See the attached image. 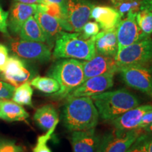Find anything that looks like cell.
<instances>
[{"mask_svg": "<svg viewBox=\"0 0 152 152\" xmlns=\"http://www.w3.org/2000/svg\"><path fill=\"white\" fill-rule=\"evenodd\" d=\"M99 139L94 128L73 131L71 137L73 152H96Z\"/></svg>", "mask_w": 152, "mask_h": 152, "instance_id": "cell-17", "label": "cell"}, {"mask_svg": "<svg viewBox=\"0 0 152 152\" xmlns=\"http://www.w3.org/2000/svg\"><path fill=\"white\" fill-rule=\"evenodd\" d=\"M140 0H122L114 6V7L118 11L121 18H123L130 12H138L140 9Z\"/></svg>", "mask_w": 152, "mask_h": 152, "instance_id": "cell-28", "label": "cell"}, {"mask_svg": "<svg viewBox=\"0 0 152 152\" xmlns=\"http://www.w3.org/2000/svg\"><path fill=\"white\" fill-rule=\"evenodd\" d=\"M99 113L90 97H67L62 113L64 127L69 131L87 130L98 124Z\"/></svg>", "mask_w": 152, "mask_h": 152, "instance_id": "cell-1", "label": "cell"}, {"mask_svg": "<svg viewBox=\"0 0 152 152\" xmlns=\"http://www.w3.org/2000/svg\"><path fill=\"white\" fill-rule=\"evenodd\" d=\"M30 85L39 92L48 94H54L60 90V85L57 80L49 76H37L31 80Z\"/></svg>", "mask_w": 152, "mask_h": 152, "instance_id": "cell-23", "label": "cell"}, {"mask_svg": "<svg viewBox=\"0 0 152 152\" xmlns=\"http://www.w3.org/2000/svg\"><path fill=\"white\" fill-rule=\"evenodd\" d=\"M119 66L115 58L96 54L91 60L83 61L85 80L95 76L118 73Z\"/></svg>", "mask_w": 152, "mask_h": 152, "instance_id": "cell-13", "label": "cell"}, {"mask_svg": "<svg viewBox=\"0 0 152 152\" xmlns=\"http://www.w3.org/2000/svg\"><path fill=\"white\" fill-rule=\"evenodd\" d=\"M94 5L89 0H66L63 6L64 20L63 30L70 33H80L90 19Z\"/></svg>", "mask_w": 152, "mask_h": 152, "instance_id": "cell-5", "label": "cell"}, {"mask_svg": "<svg viewBox=\"0 0 152 152\" xmlns=\"http://www.w3.org/2000/svg\"><path fill=\"white\" fill-rule=\"evenodd\" d=\"M151 123H152V111L149 112V113L144 115V116L142 118L141 121L139 123L137 129L143 128L144 127L147 126V125L150 124Z\"/></svg>", "mask_w": 152, "mask_h": 152, "instance_id": "cell-35", "label": "cell"}, {"mask_svg": "<svg viewBox=\"0 0 152 152\" xmlns=\"http://www.w3.org/2000/svg\"><path fill=\"white\" fill-rule=\"evenodd\" d=\"M109 1H111L112 4H113V6H115L118 3H119L120 1H122V0H109Z\"/></svg>", "mask_w": 152, "mask_h": 152, "instance_id": "cell-40", "label": "cell"}, {"mask_svg": "<svg viewBox=\"0 0 152 152\" xmlns=\"http://www.w3.org/2000/svg\"><path fill=\"white\" fill-rule=\"evenodd\" d=\"M100 27L96 21H87L84 25L80 33L85 39H90L99 33Z\"/></svg>", "mask_w": 152, "mask_h": 152, "instance_id": "cell-30", "label": "cell"}, {"mask_svg": "<svg viewBox=\"0 0 152 152\" xmlns=\"http://www.w3.org/2000/svg\"><path fill=\"white\" fill-rule=\"evenodd\" d=\"M140 9H147L152 12V0H142Z\"/></svg>", "mask_w": 152, "mask_h": 152, "instance_id": "cell-36", "label": "cell"}, {"mask_svg": "<svg viewBox=\"0 0 152 152\" xmlns=\"http://www.w3.org/2000/svg\"><path fill=\"white\" fill-rule=\"evenodd\" d=\"M48 75L54 78L60 85L58 92L53 97L62 99L85 81L83 61L73 58H60L52 66Z\"/></svg>", "mask_w": 152, "mask_h": 152, "instance_id": "cell-4", "label": "cell"}, {"mask_svg": "<svg viewBox=\"0 0 152 152\" xmlns=\"http://www.w3.org/2000/svg\"><path fill=\"white\" fill-rule=\"evenodd\" d=\"M115 59L119 68L144 65L152 61V39L147 37L118 51Z\"/></svg>", "mask_w": 152, "mask_h": 152, "instance_id": "cell-6", "label": "cell"}, {"mask_svg": "<svg viewBox=\"0 0 152 152\" xmlns=\"http://www.w3.org/2000/svg\"><path fill=\"white\" fill-rule=\"evenodd\" d=\"M142 133V129L128 131L113 129L99 139L96 152H126Z\"/></svg>", "mask_w": 152, "mask_h": 152, "instance_id": "cell-8", "label": "cell"}, {"mask_svg": "<svg viewBox=\"0 0 152 152\" xmlns=\"http://www.w3.org/2000/svg\"><path fill=\"white\" fill-rule=\"evenodd\" d=\"M66 0H42V2H49V3H54L57 4H59L63 7V6L64 5Z\"/></svg>", "mask_w": 152, "mask_h": 152, "instance_id": "cell-38", "label": "cell"}, {"mask_svg": "<svg viewBox=\"0 0 152 152\" xmlns=\"http://www.w3.org/2000/svg\"><path fill=\"white\" fill-rule=\"evenodd\" d=\"M140 1H142V0H140Z\"/></svg>", "mask_w": 152, "mask_h": 152, "instance_id": "cell-41", "label": "cell"}, {"mask_svg": "<svg viewBox=\"0 0 152 152\" xmlns=\"http://www.w3.org/2000/svg\"><path fill=\"white\" fill-rule=\"evenodd\" d=\"M151 111L152 105H139L109 122L115 130L121 131L134 130L137 129L139 123L144 115Z\"/></svg>", "mask_w": 152, "mask_h": 152, "instance_id": "cell-14", "label": "cell"}, {"mask_svg": "<svg viewBox=\"0 0 152 152\" xmlns=\"http://www.w3.org/2000/svg\"><path fill=\"white\" fill-rule=\"evenodd\" d=\"M9 45L14 54L24 59L46 62L52 57V49L45 43L20 39H11Z\"/></svg>", "mask_w": 152, "mask_h": 152, "instance_id": "cell-9", "label": "cell"}, {"mask_svg": "<svg viewBox=\"0 0 152 152\" xmlns=\"http://www.w3.org/2000/svg\"><path fill=\"white\" fill-rule=\"evenodd\" d=\"M56 127L47 131L45 134L38 137L37 143L33 148V152H52L49 147L47 146V142L52 137V135Z\"/></svg>", "mask_w": 152, "mask_h": 152, "instance_id": "cell-29", "label": "cell"}, {"mask_svg": "<svg viewBox=\"0 0 152 152\" xmlns=\"http://www.w3.org/2000/svg\"><path fill=\"white\" fill-rule=\"evenodd\" d=\"M90 18L94 19L103 30H116L122 20L119 12L109 6H94L91 11Z\"/></svg>", "mask_w": 152, "mask_h": 152, "instance_id": "cell-15", "label": "cell"}, {"mask_svg": "<svg viewBox=\"0 0 152 152\" xmlns=\"http://www.w3.org/2000/svg\"><path fill=\"white\" fill-rule=\"evenodd\" d=\"M94 37L96 54L115 58L118 53L116 30H103Z\"/></svg>", "mask_w": 152, "mask_h": 152, "instance_id": "cell-19", "label": "cell"}, {"mask_svg": "<svg viewBox=\"0 0 152 152\" xmlns=\"http://www.w3.org/2000/svg\"><path fill=\"white\" fill-rule=\"evenodd\" d=\"M53 57L89 61L96 55L94 37L85 39L80 33L62 31L56 39Z\"/></svg>", "mask_w": 152, "mask_h": 152, "instance_id": "cell-3", "label": "cell"}, {"mask_svg": "<svg viewBox=\"0 0 152 152\" xmlns=\"http://www.w3.org/2000/svg\"><path fill=\"white\" fill-rule=\"evenodd\" d=\"M29 117V114L20 104L14 101H0V118L8 122L23 121Z\"/></svg>", "mask_w": 152, "mask_h": 152, "instance_id": "cell-20", "label": "cell"}, {"mask_svg": "<svg viewBox=\"0 0 152 152\" xmlns=\"http://www.w3.org/2000/svg\"><path fill=\"white\" fill-rule=\"evenodd\" d=\"M0 76L5 82L16 88L33 79L34 75L26 67L23 61L17 56H11L9 57L4 70Z\"/></svg>", "mask_w": 152, "mask_h": 152, "instance_id": "cell-12", "label": "cell"}, {"mask_svg": "<svg viewBox=\"0 0 152 152\" xmlns=\"http://www.w3.org/2000/svg\"><path fill=\"white\" fill-rule=\"evenodd\" d=\"M33 90L29 81L26 82L23 84L15 88L12 99L16 103L23 106H33L32 97Z\"/></svg>", "mask_w": 152, "mask_h": 152, "instance_id": "cell-24", "label": "cell"}, {"mask_svg": "<svg viewBox=\"0 0 152 152\" xmlns=\"http://www.w3.org/2000/svg\"><path fill=\"white\" fill-rule=\"evenodd\" d=\"M90 98L97 109L99 116L105 121H111L140 105L136 95L125 88L104 92Z\"/></svg>", "mask_w": 152, "mask_h": 152, "instance_id": "cell-2", "label": "cell"}, {"mask_svg": "<svg viewBox=\"0 0 152 152\" xmlns=\"http://www.w3.org/2000/svg\"><path fill=\"white\" fill-rule=\"evenodd\" d=\"M19 36L24 40L47 44L46 37L34 16H30L24 23L19 32Z\"/></svg>", "mask_w": 152, "mask_h": 152, "instance_id": "cell-22", "label": "cell"}, {"mask_svg": "<svg viewBox=\"0 0 152 152\" xmlns=\"http://www.w3.org/2000/svg\"><path fill=\"white\" fill-rule=\"evenodd\" d=\"M38 10H40L43 12L49 14V16L56 18L61 25L64 20V11L61 6L54 3L42 2L37 5Z\"/></svg>", "mask_w": 152, "mask_h": 152, "instance_id": "cell-27", "label": "cell"}, {"mask_svg": "<svg viewBox=\"0 0 152 152\" xmlns=\"http://www.w3.org/2000/svg\"><path fill=\"white\" fill-rule=\"evenodd\" d=\"M38 5V4H37ZM37 4L15 2L9 13L8 27L14 34H19L24 23L37 11Z\"/></svg>", "mask_w": 152, "mask_h": 152, "instance_id": "cell-16", "label": "cell"}, {"mask_svg": "<svg viewBox=\"0 0 152 152\" xmlns=\"http://www.w3.org/2000/svg\"><path fill=\"white\" fill-rule=\"evenodd\" d=\"M16 2H20L26 4H39L42 3V0H14Z\"/></svg>", "mask_w": 152, "mask_h": 152, "instance_id": "cell-37", "label": "cell"}, {"mask_svg": "<svg viewBox=\"0 0 152 152\" xmlns=\"http://www.w3.org/2000/svg\"><path fill=\"white\" fill-rule=\"evenodd\" d=\"M23 147L13 140L0 138V152H23Z\"/></svg>", "mask_w": 152, "mask_h": 152, "instance_id": "cell-31", "label": "cell"}, {"mask_svg": "<svg viewBox=\"0 0 152 152\" xmlns=\"http://www.w3.org/2000/svg\"><path fill=\"white\" fill-rule=\"evenodd\" d=\"M142 130L143 132H150L152 133V123H150L147 126L144 127L143 128H142Z\"/></svg>", "mask_w": 152, "mask_h": 152, "instance_id": "cell-39", "label": "cell"}, {"mask_svg": "<svg viewBox=\"0 0 152 152\" xmlns=\"http://www.w3.org/2000/svg\"><path fill=\"white\" fill-rule=\"evenodd\" d=\"M15 87L5 81L0 80V101L12 98Z\"/></svg>", "mask_w": 152, "mask_h": 152, "instance_id": "cell-32", "label": "cell"}, {"mask_svg": "<svg viewBox=\"0 0 152 152\" xmlns=\"http://www.w3.org/2000/svg\"><path fill=\"white\" fill-rule=\"evenodd\" d=\"M118 73L125 84L152 98L151 64L124 66Z\"/></svg>", "mask_w": 152, "mask_h": 152, "instance_id": "cell-7", "label": "cell"}, {"mask_svg": "<svg viewBox=\"0 0 152 152\" xmlns=\"http://www.w3.org/2000/svg\"><path fill=\"white\" fill-rule=\"evenodd\" d=\"M34 120L42 130L47 131L56 127L59 121L56 108L51 104L37 109L34 114Z\"/></svg>", "mask_w": 152, "mask_h": 152, "instance_id": "cell-21", "label": "cell"}, {"mask_svg": "<svg viewBox=\"0 0 152 152\" xmlns=\"http://www.w3.org/2000/svg\"><path fill=\"white\" fill-rule=\"evenodd\" d=\"M136 20L138 26L146 35L152 34V12L147 9H140L137 13Z\"/></svg>", "mask_w": 152, "mask_h": 152, "instance_id": "cell-26", "label": "cell"}, {"mask_svg": "<svg viewBox=\"0 0 152 152\" xmlns=\"http://www.w3.org/2000/svg\"><path fill=\"white\" fill-rule=\"evenodd\" d=\"M137 13H128L125 18L121 20L118 26L116 29L118 52L144 38L149 37L146 35L138 26L136 20Z\"/></svg>", "mask_w": 152, "mask_h": 152, "instance_id": "cell-10", "label": "cell"}, {"mask_svg": "<svg viewBox=\"0 0 152 152\" xmlns=\"http://www.w3.org/2000/svg\"><path fill=\"white\" fill-rule=\"evenodd\" d=\"M114 75L115 74L109 73L87 79L70 93L67 97H91L106 92L113 87Z\"/></svg>", "mask_w": 152, "mask_h": 152, "instance_id": "cell-11", "label": "cell"}, {"mask_svg": "<svg viewBox=\"0 0 152 152\" xmlns=\"http://www.w3.org/2000/svg\"><path fill=\"white\" fill-rule=\"evenodd\" d=\"M126 152H152V133H142Z\"/></svg>", "mask_w": 152, "mask_h": 152, "instance_id": "cell-25", "label": "cell"}, {"mask_svg": "<svg viewBox=\"0 0 152 152\" xmlns=\"http://www.w3.org/2000/svg\"><path fill=\"white\" fill-rule=\"evenodd\" d=\"M9 12H6L0 6V33L8 35Z\"/></svg>", "mask_w": 152, "mask_h": 152, "instance_id": "cell-33", "label": "cell"}, {"mask_svg": "<svg viewBox=\"0 0 152 152\" xmlns=\"http://www.w3.org/2000/svg\"><path fill=\"white\" fill-rule=\"evenodd\" d=\"M34 17L37 20L38 24L39 25L46 37L47 45L52 49L57 37L62 31H64L59 21L46 13L38 10V9L34 15Z\"/></svg>", "mask_w": 152, "mask_h": 152, "instance_id": "cell-18", "label": "cell"}, {"mask_svg": "<svg viewBox=\"0 0 152 152\" xmlns=\"http://www.w3.org/2000/svg\"><path fill=\"white\" fill-rule=\"evenodd\" d=\"M9 57L8 48L0 44V73H2L4 70Z\"/></svg>", "mask_w": 152, "mask_h": 152, "instance_id": "cell-34", "label": "cell"}]
</instances>
